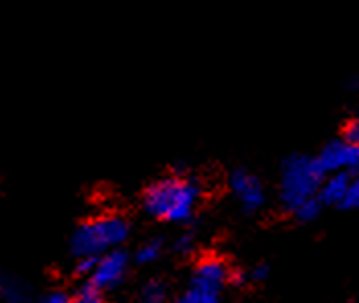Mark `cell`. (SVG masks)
Returning a JSON list of instances; mask_svg holds the SVG:
<instances>
[{
	"mask_svg": "<svg viewBox=\"0 0 359 303\" xmlns=\"http://www.w3.org/2000/svg\"><path fill=\"white\" fill-rule=\"evenodd\" d=\"M349 183H351V174L347 172H329L320 185V191H318V199L323 201V205L327 207H341L347 189H349Z\"/></svg>",
	"mask_w": 359,
	"mask_h": 303,
	"instance_id": "ba28073f",
	"label": "cell"
},
{
	"mask_svg": "<svg viewBox=\"0 0 359 303\" xmlns=\"http://www.w3.org/2000/svg\"><path fill=\"white\" fill-rule=\"evenodd\" d=\"M228 187L245 213H257L267 203V189L263 181L247 168H236L228 178Z\"/></svg>",
	"mask_w": 359,
	"mask_h": 303,
	"instance_id": "5b68a950",
	"label": "cell"
},
{
	"mask_svg": "<svg viewBox=\"0 0 359 303\" xmlns=\"http://www.w3.org/2000/svg\"><path fill=\"white\" fill-rule=\"evenodd\" d=\"M323 207H325L323 201H320L318 197H312V199L304 201L302 205H298V207L294 209L292 216L298 221H302V223H310V221H314L320 216V209H323Z\"/></svg>",
	"mask_w": 359,
	"mask_h": 303,
	"instance_id": "8fae6325",
	"label": "cell"
},
{
	"mask_svg": "<svg viewBox=\"0 0 359 303\" xmlns=\"http://www.w3.org/2000/svg\"><path fill=\"white\" fill-rule=\"evenodd\" d=\"M95 265H97V258H95V256H84V258H79L76 273H79V275L90 276L93 269H95Z\"/></svg>",
	"mask_w": 359,
	"mask_h": 303,
	"instance_id": "ac0fdd59",
	"label": "cell"
},
{
	"mask_svg": "<svg viewBox=\"0 0 359 303\" xmlns=\"http://www.w3.org/2000/svg\"><path fill=\"white\" fill-rule=\"evenodd\" d=\"M163 250H165V240L163 238H150V240L140 244L134 258H136L138 265H152L163 256Z\"/></svg>",
	"mask_w": 359,
	"mask_h": 303,
	"instance_id": "9c48e42d",
	"label": "cell"
},
{
	"mask_svg": "<svg viewBox=\"0 0 359 303\" xmlns=\"http://www.w3.org/2000/svg\"><path fill=\"white\" fill-rule=\"evenodd\" d=\"M327 176L318 156L294 154L283 160L279 172V201L285 211L294 213L298 205L318 197L320 185Z\"/></svg>",
	"mask_w": 359,
	"mask_h": 303,
	"instance_id": "7a4b0ae2",
	"label": "cell"
},
{
	"mask_svg": "<svg viewBox=\"0 0 359 303\" xmlns=\"http://www.w3.org/2000/svg\"><path fill=\"white\" fill-rule=\"evenodd\" d=\"M318 160L327 170V174L329 172H347L351 176H359V143L347 138L329 141L320 150Z\"/></svg>",
	"mask_w": 359,
	"mask_h": 303,
	"instance_id": "52a82bcc",
	"label": "cell"
},
{
	"mask_svg": "<svg viewBox=\"0 0 359 303\" xmlns=\"http://www.w3.org/2000/svg\"><path fill=\"white\" fill-rule=\"evenodd\" d=\"M128 267H130L128 252H123L121 248L111 250V252H105L97 258V265L88 276V281L103 291H113L126 281Z\"/></svg>",
	"mask_w": 359,
	"mask_h": 303,
	"instance_id": "8992f818",
	"label": "cell"
},
{
	"mask_svg": "<svg viewBox=\"0 0 359 303\" xmlns=\"http://www.w3.org/2000/svg\"><path fill=\"white\" fill-rule=\"evenodd\" d=\"M2 297H4L8 303H25L27 302L29 295L25 287L11 283V285H4V289H2Z\"/></svg>",
	"mask_w": 359,
	"mask_h": 303,
	"instance_id": "4fadbf2b",
	"label": "cell"
},
{
	"mask_svg": "<svg viewBox=\"0 0 359 303\" xmlns=\"http://www.w3.org/2000/svg\"><path fill=\"white\" fill-rule=\"evenodd\" d=\"M168 300V285L161 279H150L142 287V302L144 303H166Z\"/></svg>",
	"mask_w": 359,
	"mask_h": 303,
	"instance_id": "30bf717a",
	"label": "cell"
},
{
	"mask_svg": "<svg viewBox=\"0 0 359 303\" xmlns=\"http://www.w3.org/2000/svg\"><path fill=\"white\" fill-rule=\"evenodd\" d=\"M130 232H132L130 221L117 213L97 216V218L83 221L74 230L72 240H70V250L76 258H84V256L99 258L105 252L121 248L128 242Z\"/></svg>",
	"mask_w": 359,
	"mask_h": 303,
	"instance_id": "3957f363",
	"label": "cell"
},
{
	"mask_svg": "<svg viewBox=\"0 0 359 303\" xmlns=\"http://www.w3.org/2000/svg\"><path fill=\"white\" fill-rule=\"evenodd\" d=\"M201 201L199 183L183 176L168 174L154 181L142 197L144 211L158 221L166 223H189L197 213Z\"/></svg>",
	"mask_w": 359,
	"mask_h": 303,
	"instance_id": "6da1fadb",
	"label": "cell"
},
{
	"mask_svg": "<svg viewBox=\"0 0 359 303\" xmlns=\"http://www.w3.org/2000/svg\"><path fill=\"white\" fill-rule=\"evenodd\" d=\"M41 303H74V297H70L62 291H55V293H50Z\"/></svg>",
	"mask_w": 359,
	"mask_h": 303,
	"instance_id": "d6986e66",
	"label": "cell"
},
{
	"mask_svg": "<svg viewBox=\"0 0 359 303\" xmlns=\"http://www.w3.org/2000/svg\"><path fill=\"white\" fill-rule=\"evenodd\" d=\"M2 289H4V283L0 281V297H2Z\"/></svg>",
	"mask_w": 359,
	"mask_h": 303,
	"instance_id": "ffe728a7",
	"label": "cell"
},
{
	"mask_svg": "<svg viewBox=\"0 0 359 303\" xmlns=\"http://www.w3.org/2000/svg\"><path fill=\"white\" fill-rule=\"evenodd\" d=\"M345 138L359 143V113L358 115H353V117L349 119V123L345 125Z\"/></svg>",
	"mask_w": 359,
	"mask_h": 303,
	"instance_id": "e0dca14e",
	"label": "cell"
},
{
	"mask_svg": "<svg viewBox=\"0 0 359 303\" xmlns=\"http://www.w3.org/2000/svg\"><path fill=\"white\" fill-rule=\"evenodd\" d=\"M341 209H359V176H351L347 195L341 203Z\"/></svg>",
	"mask_w": 359,
	"mask_h": 303,
	"instance_id": "5bb4252c",
	"label": "cell"
},
{
	"mask_svg": "<svg viewBox=\"0 0 359 303\" xmlns=\"http://www.w3.org/2000/svg\"><path fill=\"white\" fill-rule=\"evenodd\" d=\"M197 246V240H195V236L191 232H183V234H179L177 236V240H175V244H172V248L177 250L179 254H183V256H187V254H191Z\"/></svg>",
	"mask_w": 359,
	"mask_h": 303,
	"instance_id": "9a60e30c",
	"label": "cell"
},
{
	"mask_svg": "<svg viewBox=\"0 0 359 303\" xmlns=\"http://www.w3.org/2000/svg\"><path fill=\"white\" fill-rule=\"evenodd\" d=\"M74 303H105V291L99 289L97 285H93L90 281L83 285L76 295H74Z\"/></svg>",
	"mask_w": 359,
	"mask_h": 303,
	"instance_id": "7c38bea8",
	"label": "cell"
},
{
	"mask_svg": "<svg viewBox=\"0 0 359 303\" xmlns=\"http://www.w3.org/2000/svg\"><path fill=\"white\" fill-rule=\"evenodd\" d=\"M230 281V269L218 256H205L195 265L177 303H220L222 291Z\"/></svg>",
	"mask_w": 359,
	"mask_h": 303,
	"instance_id": "277c9868",
	"label": "cell"
},
{
	"mask_svg": "<svg viewBox=\"0 0 359 303\" xmlns=\"http://www.w3.org/2000/svg\"><path fill=\"white\" fill-rule=\"evenodd\" d=\"M267 275H269V269L265 265H255V267H250L249 271L245 273V276L249 281H252V283H259V281L267 279Z\"/></svg>",
	"mask_w": 359,
	"mask_h": 303,
	"instance_id": "2e32d148",
	"label": "cell"
}]
</instances>
